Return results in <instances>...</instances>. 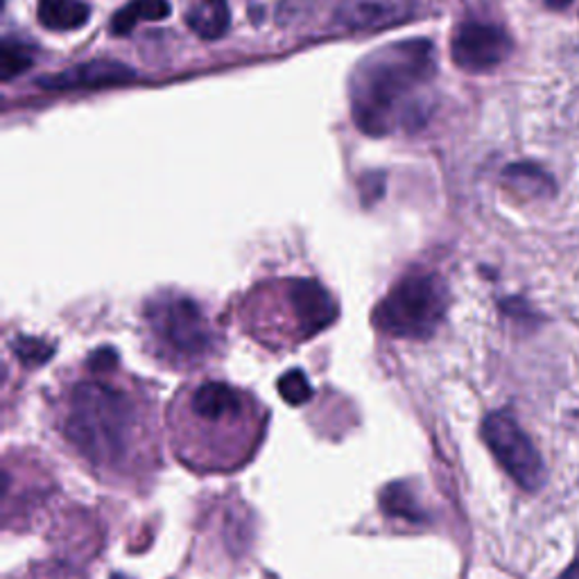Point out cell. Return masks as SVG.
Segmentation results:
<instances>
[{
	"label": "cell",
	"mask_w": 579,
	"mask_h": 579,
	"mask_svg": "<svg viewBox=\"0 0 579 579\" xmlns=\"http://www.w3.org/2000/svg\"><path fill=\"white\" fill-rule=\"evenodd\" d=\"M505 184L519 196L541 200L555 196V181L543 168L534 164H513L505 168Z\"/></svg>",
	"instance_id": "obj_14"
},
{
	"label": "cell",
	"mask_w": 579,
	"mask_h": 579,
	"mask_svg": "<svg viewBox=\"0 0 579 579\" xmlns=\"http://www.w3.org/2000/svg\"><path fill=\"white\" fill-rule=\"evenodd\" d=\"M290 310L295 319V335L299 340L315 338L329 329L338 317V304L324 285L312 279H295L287 287Z\"/></svg>",
	"instance_id": "obj_8"
},
{
	"label": "cell",
	"mask_w": 579,
	"mask_h": 579,
	"mask_svg": "<svg viewBox=\"0 0 579 579\" xmlns=\"http://www.w3.org/2000/svg\"><path fill=\"white\" fill-rule=\"evenodd\" d=\"M137 73L125 67L120 61L111 59H93L78 63L73 69L42 75L37 84L48 91H80V88H107V86H120L134 80Z\"/></svg>",
	"instance_id": "obj_10"
},
{
	"label": "cell",
	"mask_w": 579,
	"mask_h": 579,
	"mask_svg": "<svg viewBox=\"0 0 579 579\" xmlns=\"http://www.w3.org/2000/svg\"><path fill=\"white\" fill-rule=\"evenodd\" d=\"M37 16L44 27L67 32L82 27L88 21L91 10L82 0H39Z\"/></svg>",
	"instance_id": "obj_13"
},
{
	"label": "cell",
	"mask_w": 579,
	"mask_h": 579,
	"mask_svg": "<svg viewBox=\"0 0 579 579\" xmlns=\"http://www.w3.org/2000/svg\"><path fill=\"white\" fill-rule=\"evenodd\" d=\"M279 392H281V397H283L290 405H302V403H306V401L312 397L310 382H308V378L304 376V371H299V369L287 371V374L279 380Z\"/></svg>",
	"instance_id": "obj_16"
},
{
	"label": "cell",
	"mask_w": 579,
	"mask_h": 579,
	"mask_svg": "<svg viewBox=\"0 0 579 579\" xmlns=\"http://www.w3.org/2000/svg\"><path fill=\"white\" fill-rule=\"evenodd\" d=\"M147 327L161 356L177 365H196L215 348V335L202 308L181 295L164 293L145 308Z\"/></svg>",
	"instance_id": "obj_5"
},
{
	"label": "cell",
	"mask_w": 579,
	"mask_h": 579,
	"mask_svg": "<svg viewBox=\"0 0 579 579\" xmlns=\"http://www.w3.org/2000/svg\"><path fill=\"white\" fill-rule=\"evenodd\" d=\"M55 430L101 482L143 492L161 466L152 405L109 378H82L55 410Z\"/></svg>",
	"instance_id": "obj_1"
},
{
	"label": "cell",
	"mask_w": 579,
	"mask_h": 579,
	"mask_svg": "<svg viewBox=\"0 0 579 579\" xmlns=\"http://www.w3.org/2000/svg\"><path fill=\"white\" fill-rule=\"evenodd\" d=\"M14 351L16 356L23 361V363H29V365H39L44 361L50 358L52 353V346L42 342V340H32V338H16L14 340Z\"/></svg>",
	"instance_id": "obj_17"
},
{
	"label": "cell",
	"mask_w": 579,
	"mask_h": 579,
	"mask_svg": "<svg viewBox=\"0 0 579 579\" xmlns=\"http://www.w3.org/2000/svg\"><path fill=\"white\" fill-rule=\"evenodd\" d=\"M414 14V0H340L335 23L351 32H376L405 23Z\"/></svg>",
	"instance_id": "obj_9"
},
{
	"label": "cell",
	"mask_w": 579,
	"mask_h": 579,
	"mask_svg": "<svg viewBox=\"0 0 579 579\" xmlns=\"http://www.w3.org/2000/svg\"><path fill=\"white\" fill-rule=\"evenodd\" d=\"M32 63H35V52L27 44L12 37L0 44V78H3V82L19 78Z\"/></svg>",
	"instance_id": "obj_15"
},
{
	"label": "cell",
	"mask_w": 579,
	"mask_h": 579,
	"mask_svg": "<svg viewBox=\"0 0 579 579\" xmlns=\"http://www.w3.org/2000/svg\"><path fill=\"white\" fill-rule=\"evenodd\" d=\"M572 3V0H545V5L553 8V10H564Z\"/></svg>",
	"instance_id": "obj_21"
},
{
	"label": "cell",
	"mask_w": 579,
	"mask_h": 579,
	"mask_svg": "<svg viewBox=\"0 0 579 579\" xmlns=\"http://www.w3.org/2000/svg\"><path fill=\"white\" fill-rule=\"evenodd\" d=\"M448 310V287L439 274L412 270L401 276L374 312V324L392 338L428 340Z\"/></svg>",
	"instance_id": "obj_4"
},
{
	"label": "cell",
	"mask_w": 579,
	"mask_h": 579,
	"mask_svg": "<svg viewBox=\"0 0 579 579\" xmlns=\"http://www.w3.org/2000/svg\"><path fill=\"white\" fill-rule=\"evenodd\" d=\"M435 75L430 39L394 42L369 52L351 73L353 122L369 137H388L399 127L414 130L426 120V86Z\"/></svg>",
	"instance_id": "obj_3"
},
{
	"label": "cell",
	"mask_w": 579,
	"mask_h": 579,
	"mask_svg": "<svg viewBox=\"0 0 579 579\" xmlns=\"http://www.w3.org/2000/svg\"><path fill=\"white\" fill-rule=\"evenodd\" d=\"M559 579H579V562L572 564L570 568H566V570L559 575Z\"/></svg>",
	"instance_id": "obj_20"
},
{
	"label": "cell",
	"mask_w": 579,
	"mask_h": 579,
	"mask_svg": "<svg viewBox=\"0 0 579 579\" xmlns=\"http://www.w3.org/2000/svg\"><path fill=\"white\" fill-rule=\"evenodd\" d=\"M319 0H283L279 5L276 19L281 25H293L297 21H304L312 10L317 8Z\"/></svg>",
	"instance_id": "obj_18"
},
{
	"label": "cell",
	"mask_w": 579,
	"mask_h": 579,
	"mask_svg": "<svg viewBox=\"0 0 579 579\" xmlns=\"http://www.w3.org/2000/svg\"><path fill=\"white\" fill-rule=\"evenodd\" d=\"M186 23L204 42L222 39L232 25L229 0H192Z\"/></svg>",
	"instance_id": "obj_11"
},
{
	"label": "cell",
	"mask_w": 579,
	"mask_h": 579,
	"mask_svg": "<svg viewBox=\"0 0 579 579\" xmlns=\"http://www.w3.org/2000/svg\"><path fill=\"white\" fill-rule=\"evenodd\" d=\"M482 437L498 460V464L509 473V477L525 492H539L545 482V464L539 450L517 424L511 414L494 412L482 424Z\"/></svg>",
	"instance_id": "obj_6"
},
{
	"label": "cell",
	"mask_w": 579,
	"mask_h": 579,
	"mask_svg": "<svg viewBox=\"0 0 579 579\" xmlns=\"http://www.w3.org/2000/svg\"><path fill=\"white\" fill-rule=\"evenodd\" d=\"M513 50L507 29L487 21H464L450 39V57L464 73H489Z\"/></svg>",
	"instance_id": "obj_7"
},
{
	"label": "cell",
	"mask_w": 579,
	"mask_h": 579,
	"mask_svg": "<svg viewBox=\"0 0 579 579\" xmlns=\"http://www.w3.org/2000/svg\"><path fill=\"white\" fill-rule=\"evenodd\" d=\"M21 579H82L75 572L67 570V568H59V566H39L32 570L27 577Z\"/></svg>",
	"instance_id": "obj_19"
},
{
	"label": "cell",
	"mask_w": 579,
	"mask_h": 579,
	"mask_svg": "<svg viewBox=\"0 0 579 579\" xmlns=\"http://www.w3.org/2000/svg\"><path fill=\"white\" fill-rule=\"evenodd\" d=\"M173 12L168 0H130L111 19V35L127 37L139 21H164Z\"/></svg>",
	"instance_id": "obj_12"
},
{
	"label": "cell",
	"mask_w": 579,
	"mask_h": 579,
	"mask_svg": "<svg viewBox=\"0 0 579 579\" xmlns=\"http://www.w3.org/2000/svg\"><path fill=\"white\" fill-rule=\"evenodd\" d=\"M268 430L265 407L227 382H200L177 397L168 412L170 446L196 473H232L261 448Z\"/></svg>",
	"instance_id": "obj_2"
}]
</instances>
